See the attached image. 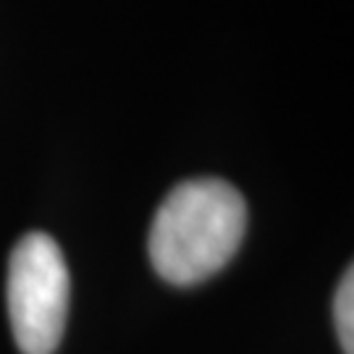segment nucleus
<instances>
[{"label": "nucleus", "mask_w": 354, "mask_h": 354, "mask_svg": "<svg viewBox=\"0 0 354 354\" xmlns=\"http://www.w3.org/2000/svg\"><path fill=\"white\" fill-rule=\"evenodd\" d=\"M8 320L24 354H53L64 339L71 279L64 252L42 231L24 234L8 260Z\"/></svg>", "instance_id": "2"}, {"label": "nucleus", "mask_w": 354, "mask_h": 354, "mask_svg": "<svg viewBox=\"0 0 354 354\" xmlns=\"http://www.w3.org/2000/svg\"><path fill=\"white\" fill-rule=\"evenodd\" d=\"M333 320H336V333H339V344H342L344 354H354V273H352V268L344 273L342 283H339V289H336Z\"/></svg>", "instance_id": "3"}, {"label": "nucleus", "mask_w": 354, "mask_h": 354, "mask_svg": "<svg viewBox=\"0 0 354 354\" xmlns=\"http://www.w3.org/2000/svg\"><path fill=\"white\" fill-rule=\"evenodd\" d=\"M247 228V203L223 178H189L168 192L152 218L150 263L174 286H194L231 263Z\"/></svg>", "instance_id": "1"}]
</instances>
